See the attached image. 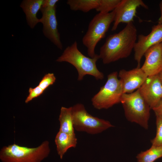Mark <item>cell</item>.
I'll use <instances>...</instances> for the list:
<instances>
[{
    "mask_svg": "<svg viewBox=\"0 0 162 162\" xmlns=\"http://www.w3.org/2000/svg\"><path fill=\"white\" fill-rule=\"evenodd\" d=\"M162 42V24L154 26L151 32L145 35L140 34L138 36V40L134 49V58L140 67L142 58L146 51L149 48Z\"/></svg>",
    "mask_w": 162,
    "mask_h": 162,
    "instance_id": "obj_8",
    "label": "cell"
},
{
    "mask_svg": "<svg viewBox=\"0 0 162 162\" xmlns=\"http://www.w3.org/2000/svg\"><path fill=\"white\" fill-rule=\"evenodd\" d=\"M75 134L67 133L59 131L56 135L55 142L56 150L61 159L68 149L75 147L77 143Z\"/></svg>",
    "mask_w": 162,
    "mask_h": 162,
    "instance_id": "obj_15",
    "label": "cell"
},
{
    "mask_svg": "<svg viewBox=\"0 0 162 162\" xmlns=\"http://www.w3.org/2000/svg\"><path fill=\"white\" fill-rule=\"evenodd\" d=\"M152 110L155 115H162V98L158 104Z\"/></svg>",
    "mask_w": 162,
    "mask_h": 162,
    "instance_id": "obj_24",
    "label": "cell"
},
{
    "mask_svg": "<svg viewBox=\"0 0 162 162\" xmlns=\"http://www.w3.org/2000/svg\"><path fill=\"white\" fill-rule=\"evenodd\" d=\"M44 91L38 86L34 88H30L28 90L29 94L25 100V103H28L33 99L39 97Z\"/></svg>",
    "mask_w": 162,
    "mask_h": 162,
    "instance_id": "obj_22",
    "label": "cell"
},
{
    "mask_svg": "<svg viewBox=\"0 0 162 162\" xmlns=\"http://www.w3.org/2000/svg\"><path fill=\"white\" fill-rule=\"evenodd\" d=\"M137 30L133 22L127 24L117 33L111 34L100 49L99 55L104 64H109L128 57L134 50Z\"/></svg>",
    "mask_w": 162,
    "mask_h": 162,
    "instance_id": "obj_1",
    "label": "cell"
},
{
    "mask_svg": "<svg viewBox=\"0 0 162 162\" xmlns=\"http://www.w3.org/2000/svg\"><path fill=\"white\" fill-rule=\"evenodd\" d=\"M100 0H68L67 4L73 10H80L87 12L95 9L98 6Z\"/></svg>",
    "mask_w": 162,
    "mask_h": 162,
    "instance_id": "obj_17",
    "label": "cell"
},
{
    "mask_svg": "<svg viewBox=\"0 0 162 162\" xmlns=\"http://www.w3.org/2000/svg\"><path fill=\"white\" fill-rule=\"evenodd\" d=\"M148 76L139 67L129 70H120L118 77L122 83L123 94L131 93L138 89Z\"/></svg>",
    "mask_w": 162,
    "mask_h": 162,
    "instance_id": "obj_12",
    "label": "cell"
},
{
    "mask_svg": "<svg viewBox=\"0 0 162 162\" xmlns=\"http://www.w3.org/2000/svg\"><path fill=\"white\" fill-rule=\"evenodd\" d=\"M72 112L74 128L77 131L94 134L114 127L109 121L88 113L82 104L72 106Z\"/></svg>",
    "mask_w": 162,
    "mask_h": 162,
    "instance_id": "obj_7",
    "label": "cell"
},
{
    "mask_svg": "<svg viewBox=\"0 0 162 162\" xmlns=\"http://www.w3.org/2000/svg\"><path fill=\"white\" fill-rule=\"evenodd\" d=\"M127 119L148 128L150 116V106L140 94L138 89L129 94H124L121 100Z\"/></svg>",
    "mask_w": 162,
    "mask_h": 162,
    "instance_id": "obj_4",
    "label": "cell"
},
{
    "mask_svg": "<svg viewBox=\"0 0 162 162\" xmlns=\"http://www.w3.org/2000/svg\"><path fill=\"white\" fill-rule=\"evenodd\" d=\"M160 8V16L158 20V24H162V1L159 4Z\"/></svg>",
    "mask_w": 162,
    "mask_h": 162,
    "instance_id": "obj_25",
    "label": "cell"
},
{
    "mask_svg": "<svg viewBox=\"0 0 162 162\" xmlns=\"http://www.w3.org/2000/svg\"><path fill=\"white\" fill-rule=\"evenodd\" d=\"M58 120L60 123L59 131L68 134H75L73 119L72 106L69 108L62 107Z\"/></svg>",
    "mask_w": 162,
    "mask_h": 162,
    "instance_id": "obj_16",
    "label": "cell"
},
{
    "mask_svg": "<svg viewBox=\"0 0 162 162\" xmlns=\"http://www.w3.org/2000/svg\"><path fill=\"white\" fill-rule=\"evenodd\" d=\"M144 56L142 69L148 76L158 75L162 69V42L149 48Z\"/></svg>",
    "mask_w": 162,
    "mask_h": 162,
    "instance_id": "obj_13",
    "label": "cell"
},
{
    "mask_svg": "<svg viewBox=\"0 0 162 162\" xmlns=\"http://www.w3.org/2000/svg\"><path fill=\"white\" fill-rule=\"evenodd\" d=\"M138 89L151 109L155 107L162 98V84L158 75L148 76Z\"/></svg>",
    "mask_w": 162,
    "mask_h": 162,
    "instance_id": "obj_11",
    "label": "cell"
},
{
    "mask_svg": "<svg viewBox=\"0 0 162 162\" xmlns=\"http://www.w3.org/2000/svg\"><path fill=\"white\" fill-rule=\"evenodd\" d=\"M56 80V77L53 73H48L43 77L38 86L45 91L49 86L52 85Z\"/></svg>",
    "mask_w": 162,
    "mask_h": 162,
    "instance_id": "obj_21",
    "label": "cell"
},
{
    "mask_svg": "<svg viewBox=\"0 0 162 162\" xmlns=\"http://www.w3.org/2000/svg\"><path fill=\"white\" fill-rule=\"evenodd\" d=\"M156 116V133L155 137L151 140L152 145H162V115Z\"/></svg>",
    "mask_w": 162,
    "mask_h": 162,
    "instance_id": "obj_20",
    "label": "cell"
},
{
    "mask_svg": "<svg viewBox=\"0 0 162 162\" xmlns=\"http://www.w3.org/2000/svg\"><path fill=\"white\" fill-rule=\"evenodd\" d=\"M49 142H43L39 146L29 148L16 144L3 146L0 151L2 162H41L50 152Z\"/></svg>",
    "mask_w": 162,
    "mask_h": 162,
    "instance_id": "obj_3",
    "label": "cell"
},
{
    "mask_svg": "<svg viewBox=\"0 0 162 162\" xmlns=\"http://www.w3.org/2000/svg\"><path fill=\"white\" fill-rule=\"evenodd\" d=\"M56 7L41 8L40 10L42 13V16L39 19V22L43 25V32L44 36L58 49L62 50L63 45L57 27Z\"/></svg>",
    "mask_w": 162,
    "mask_h": 162,
    "instance_id": "obj_10",
    "label": "cell"
},
{
    "mask_svg": "<svg viewBox=\"0 0 162 162\" xmlns=\"http://www.w3.org/2000/svg\"><path fill=\"white\" fill-rule=\"evenodd\" d=\"M58 0H44L42 8H53L56 7V4Z\"/></svg>",
    "mask_w": 162,
    "mask_h": 162,
    "instance_id": "obj_23",
    "label": "cell"
},
{
    "mask_svg": "<svg viewBox=\"0 0 162 162\" xmlns=\"http://www.w3.org/2000/svg\"><path fill=\"white\" fill-rule=\"evenodd\" d=\"M162 157V145H152L149 149L141 152L136 157L138 162H154Z\"/></svg>",
    "mask_w": 162,
    "mask_h": 162,
    "instance_id": "obj_18",
    "label": "cell"
},
{
    "mask_svg": "<svg viewBox=\"0 0 162 162\" xmlns=\"http://www.w3.org/2000/svg\"><path fill=\"white\" fill-rule=\"evenodd\" d=\"M140 6L145 9L148 8L142 0H121L114 9L115 15L112 31L116 30L121 23L127 24L133 22L136 16L137 9Z\"/></svg>",
    "mask_w": 162,
    "mask_h": 162,
    "instance_id": "obj_9",
    "label": "cell"
},
{
    "mask_svg": "<svg viewBox=\"0 0 162 162\" xmlns=\"http://www.w3.org/2000/svg\"><path fill=\"white\" fill-rule=\"evenodd\" d=\"M99 59V56L97 54L93 58L84 55L78 49L77 42L75 41L65 49L56 61L67 62L74 66L78 72V81L82 80L86 75L92 76L97 80H102L104 75L98 69L96 64Z\"/></svg>",
    "mask_w": 162,
    "mask_h": 162,
    "instance_id": "obj_2",
    "label": "cell"
},
{
    "mask_svg": "<svg viewBox=\"0 0 162 162\" xmlns=\"http://www.w3.org/2000/svg\"><path fill=\"white\" fill-rule=\"evenodd\" d=\"M44 0H24L20 7L25 13L27 23L29 27L34 28L39 22L37 14L42 7Z\"/></svg>",
    "mask_w": 162,
    "mask_h": 162,
    "instance_id": "obj_14",
    "label": "cell"
},
{
    "mask_svg": "<svg viewBox=\"0 0 162 162\" xmlns=\"http://www.w3.org/2000/svg\"><path fill=\"white\" fill-rule=\"evenodd\" d=\"M159 78L162 84V69L158 74Z\"/></svg>",
    "mask_w": 162,
    "mask_h": 162,
    "instance_id": "obj_26",
    "label": "cell"
},
{
    "mask_svg": "<svg viewBox=\"0 0 162 162\" xmlns=\"http://www.w3.org/2000/svg\"><path fill=\"white\" fill-rule=\"evenodd\" d=\"M121 0H100L96 10L100 13H108L113 10Z\"/></svg>",
    "mask_w": 162,
    "mask_h": 162,
    "instance_id": "obj_19",
    "label": "cell"
},
{
    "mask_svg": "<svg viewBox=\"0 0 162 162\" xmlns=\"http://www.w3.org/2000/svg\"><path fill=\"white\" fill-rule=\"evenodd\" d=\"M115 15L114 10L108 13H99L89 24L87 31L83 37L82 42L87 48V54L91 58L95 56V49L98 42L105 36Z\"/></svg>",
    "mask_w": 162,
    "mask_h": 162,
    "instance_id": "obj_5",
    "label": "cell"
},
{
    "mask_svg": "<svg viewBox=\"0 0 162 162\" xmlns=\"http://www.w3.org/2000/svg\"><path fill=\"white\" fill-rule=\"evenodd\" d=\"M123 94L122 84L118 78V73L113 72L107 76L105 84L92 98V104L97 109H108L121 103Z\"/></svg>",
    "mask_w": 162,
    "mask_h": 162,
    "instance_id": "obj_6",
    "label": "cell"
}]
</instances>
